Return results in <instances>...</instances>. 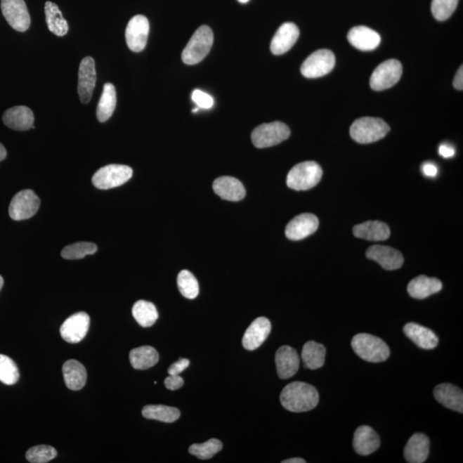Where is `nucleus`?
I'll list each match as a JSON object with an SVG mask.
<instances>
[{
	"label": "nucleus",
	"instance_id": "obj_32",
	"mask_svg": "<svg viewBox=\"0 0 463 463\" xmlns=\"http://www.w3.org/2000/svg\"><path fill=\"white\" fill-rule=\"evenodd\" d=\"M130 361L132 367L136 370L149 369L157 364L158 352L150 346H143V347L131 350Z\"/></svg>",
	"mask_w": 463,
	"mask_h": 463
},
{
	"label": "nucleus",
	"instance_id": "obj_20",
	"mask_svg": "<svg viewBox=\"0 0 463 463\" xmlns=\"http://www.w3.org/2000/svg\"><path fill=\"white\" fill-rule=\"evenodd\" d=\"M348 40L360 51H372L379 46L381 37L379 33L368 27L356 26L349 30Z\"/></svg>",
	"mask_w": 463,
	"mask_h": 463
},
{
	"label": "nucleus",
	"instance_id": "obj_42",
	"mask_svg": "<svg viewBox=\"0 0 463 463\" xmlns=\"http://www.w3.org/2000/svg\"><path fill=\"white\" fill-rule=\"evenodd\" d=\"M192 99L200 108L209 109L214 105L213 97L207 94V93L200 91V89H195L193 92Z\"/></svg>",
	"mask_w": 463,
	"mask_h": 463
},
{
	"label": "nucleus",
	"instance_id": "obj_17",
	"mask_svg": "<svg viewBox=\"0 0 463 463\" xmlns=\"http://www.w3.org/2000/svg\"><path fill=\"white\" fill-rule=\"evenodd\" d=\"M367 258L379 263L384 270H395L403 266L404 259L400 252L386 246H373L367 251Z\"/></svg>",
	"mask_w": 463,
	"mask_h": 463
},
{
	"label": "nucleus",
	"instance_id": "obj_16",
	"mask_svg": "<svg viewBox=\"0 0 463 463\" xmlns=\"http://www.w3.org/2000/svg\"><path fill=\"white\" fill-rule=\"evenodd\" d=\"M299 37V30L293 22H285L280 27L272 39L270 50L275 56L289 52L296 44Z\"/></svg>",
	"mask_w": 463,
	"mask_h": 463
},
{
	"label": "nucleus",
	"instance_id": "obj_19",
	"mask_svg": "<svg viewBox=\"0 0 463 463\" xmlns=\"http://www.w3.org/2000/svg\"><path fill=\"white\" fill-rule=\"evenodd\" d=\"M275 364L280 379H287L294 377L299 367L296 350L289 346H282L275 353Z\"/></svg>",
	"mask_w": 463,
	"mask_h": 463
},
{
	"label": "nucleus",
	"instance_id": "obj_24",
	"mask_svg": "<svg viewBox=\"0 0 463 463\" xmlns=\"http://www.w3.org/2000/svg\"><path fill=\"white\" fill-rule=\"evenodd\" d=\"M3 122L11 129L19 131L30 130L34 122V116L31 109L25 106H18L8 109L3 115Z\"/></svg>",
	"mask_w": 463,
	"mask_h": 463
},
{
	"label": "nucleus",
	"instance_id": "obj_26",
	"mask_svg": "<svg viewBox=\"0 0 463 463\" xmlns=\"http://www.w3.org/2000/svg\"><path fill=\"white\" fill-rule=\"evenodd\" d=\"M403 332L420 348L433 349L438 344V338L433 330L415 322H408L404 326Z\"/></svg>",
	"mask_w": 463,
	"mask_h": 463
},
{
	"label": "nucleus",
	"instance_id": "obj_13",
	"mask_svg": "<svg viewBox=\"0 0 463 463\" xmlns=\"http://www.w3.org/2000/svg\"><path fill=\"white\" fill-rule=\"evenodd\" d=\"M91 318L86 313L72 315L60 327L62 338L69 344H79L84 339L89 332Z\"/></svg>",
	"mask_w": 463,
	"mask_h": 463
},
{
	"label": "nucleus",
	"instance_id": "obj_31",
	"mask_svg": "<svg viewBox=\"0 0 463 463\" xmlns=\"http://www.w3.org/2000/svg\"><path fill=\"white\" fill-rule=\"evenodd\" d=\"M117 104L116 89L114 84H105L102 96H100L96 115L100 122H106L111 118Z\"/></svg>",
	"mask_w": 463,
	"mask_h": 463
},
{
	"label": "nucleus",
	"instance_id": "obj_21",
	"mask_svg": "<svg viewBox=\"0 0 463 463\" xmlns=\"http://www.w3.org/2000/svg\"><path fill=\"white\" fill-rule=\"evenodd\" d=\"M213 189L221 200L238 202L246 196L242 183L233 177L224 176L214 181Z\"/></svg>",
	"mask_w": 463,
	"mask_h": 463
},
{
	"label": "nucleus",
	"instance_id": "obj_41",
	"mask_svg": "<svg viewBox=\"0 0 463 463\" xmlns=\"http://www.w3.org/2000/svg\"><path fill=\"white\" fill-rule=\"evenodd\" d=\"M459 0H433L431 13L438 21H445L456 11Z\"/></svg>",
	"mask_w": 463,
	"mask_h": 463
},
{
	"label": "nucleus",
	"instance_id": "obj_27",
	"mask_svg": "<svg viewBox=\"0 0 463 463\" xmlns=\"http://www.w3.org/2000/svg\"><path fill=\"white\" fill-rule=\"evenodd\" d=\"M442 287V282L438 279L419 275L408 284L407 292L412 298L423 299L438 293Z\"/></svg>",
	"mask_w": 463,
	"mask_h": 463
},
{
	"label": "nucleus",
	"instance_id": "obj_33",
	"mask_svg": "<svg viewBox=\"0 0 463 463\" xmlns=\"http://www.w3.org/2000/svg\"><path fill=\"white\" fill-rule=\"evenodd\" d=\"M326 348L324 345L315 341H308L302 349V360L305 367L310 370L321 368L325 364Z\"/></svg>",
	"mask_w": 463,
	"mask_h": 463
},
{
	"label": "nucleus",
	"instance_id": "obj_45",
	"mask_svg": "<svg viewBox=\"0 0 463 463\" xmlns=\"http://www.w3.org/2000/svg\"><path fill=\"white\" fill-rule=\"evenodd\" d=\"M422 172L427 177H435L438 174V167L433 163L426 162L422 166Z\"/></svg>",
	"mask_w": 463,
	"mask_h": 463
},
{
	"label": "nucleus",
	"instance_id": "obj_25",
	"mask_svg": "<svg viewBox=\"0 0 463 463\" xmlns=\"http://www.w3.org/2000/svg\"><path fill=\"white\" fill-rule=\"evenodd\" d=\"M430 441L425 434L415 433L407 441L404 457L410 463H422L429 456Z\"/></svg>",
	"mask_w": 463,
	"mask_h": 463
},
{
	"label": "nucleus",
	"instance_id": "obj_35",
	"mask_svg": "<svg viewBox=\"0 0 463 463\" xmlns=\"http://www.w3.org/2000/svg\"><path fill=\"white\" fill-rule=\"evenodd\" d=\"M143 417L165 423H173L181 417V412L176 407L165 405H148L143 408Z\"/></svg>",
	"mask_w": 463,
	"mask_h": 463
},
{
	"label": "nucleus",
	"instance_id": "obj_43",
	"mask_svg": "<svg viewBox=\"0 0 463 463\" xmlns=\"http://www.w3.org/2000/svg\"><path fill=\"white\" fill-rule=\"evenodd\" d=\"M165 386L170 391H176L184 385V379L178 375H169L165 379Z\"/></svg>",
	"mask_w": 463,
	"mask_h": 463
},
{
	"label": "nucleus",
	"instance_id": "obj_30",
	"mask_svg": "<svg viewBox=\"0 0 463 463\" xmlns=\"http://www.w3.org/2000/svg\"><path fill=\"white\" fill-rule=\"evenodd\" d=\"M46 25L51 32L57 37H65L68 33L67 21L62 15L60 8L56 4L48 1L45 5Z\"/></svg>",
	"mask_w": 463,
	"mask_h": 463
},
{
	"label": "nucleus",
	"instance_id": "obj_18",
	"mask_svg": "<svg viewBox=\"0 0 463 463\" xmlns=\"http://www.w3.org/2000/svg\"><path fill=\"white\" fill-rule=\"evenodd\" d=\"M271 332V324L268 318L260 317L254 322L244 334L243 347L249 351L259 348L266 341Z\"/></svg>",
	"mask_w": 463,
	"mask_h": 463
},
{
	"label": "nucleus",
	"instance_id": "obj_11",
	"mask_svg": "<svg viewBox=\"0 0 463 463\" xmlns=\"http://www.w3.org/2000/svg\"><path fill=\"white\" fill-rule=\"evenodd\" d=\"M4 17L11 28L25 32L30 26V15L25 0H1Z\"/></svg>",
	"mask_w": 463,
	"mask_h": 463
},
{
	"label": "nucleus",
	"instance_id": "obj_2",
	"mask_svg": "<svg viewBox=\"0 0 463 463\" xmlns=\"http://www.w3.org/2000/svg\"><path fill=\"white\" fill-rule=\"evenodd\" d=\"M352 348L362 360L372 363L384 362L391 355L389 346L380 338L370 334H358L353 337Z\"/></svg>",
	"mask_w": 463,
	"mask_h": 463
},
{
	"label": "nucleus",
	"instance_id": "obj_46",
	"mask_svg": "<svg viewBox=\"0 0 463 463\" xmlns=\"http://www.w3.org/2000/svg\"><path fill=\"white\" fill-rule=\"evenodd\" d=\"M438 152L443 158H450L455 155V149L452 146L446 145L445 143V145H442L439 147Z\"/></svg>",
	"mask_w": 463,
	"mask_h": 463
},
{
	"label": "nucleus",
	"instance_id": "obj_5",
	"mask_svg": "<svg viewBox=\"0 0 463 463\" xmlns=\"http://www.w3.org/2000/svg\"><path fill=\"white\" fill-rule=\"evenodd\" d=\"M322 176V167L315 162L299 163L289 171L287 185L295 190H306L313 188Z\"/></svg>",
	"mask_w": 463,
	"mask_h": 463
},
{
	"label": "nucleus",
	"instance_id": "obj_1",
	"mask_svg": "<svg viewBox=\"0 0 463 463\" xmlns=\"http://www.w3.org/2000/svg\"><path fill=\"white\" fill-rule=\"evenodd\" d=\"M282 405L287 410L294 412H307L316 407L319 395L313 385L303 382L287 384L280 396Z\"/></svg>",
	"mask_w": 463,
	"mask_h": 463
},
{
	"label": "nucleus",
	"instance_id": "obj_4",
	"mask_svg": "<svg viewBox=\"0 0 463 463\" xmlns=\"http://www.w3.org/2000/svg\"><path fill=\"white\" fill-rule=\"evenodd\" d=\"M214 42V34L209 26L197 29L182 53V61L193 65L200 63L208 56Z\"/></svg>",
	"mask_w": 463,
	"mask_h": 463
},
{
	"label": "nucleus",
	"instance_id": "obj_9",
	"mask_svg": "<svg viewBox=\"0 0 463 463\" xmlns=\"http://www.w3.org/2000/svg\"><path fill=\"white\" fill-rule=\"evenodd\" d=\"M402 74L403 65L400 62L391 58L377 66L370 79V85L373 91H384L398 84Z\"/></svg>",
	"mask_w": 463,
	"mask_h": 463
},
{
	"label": "nucleus",
	"instance_id": "obj_23",
	"mask_svg": "<svg viewBox=\"0 0 463 463\" xmlns=\"http://www.w3.org/2000/svg\"><path fill=\"white\" fill-rule=\"evenodd\" d=\"M434 398L442 405L462 414L463 392L462 389L451 384H441L436 386Z\"/></svg>",
	"mask_w": 463,
	"mask_h": 463
},
{
	"label": "nucleus",
	"instance_id": "obj_3",
	"mask_svg": "<svg viewBox=\"0 0 463 463\" xmlns=\"http://www.w3.org/2000/svg\"><path fill=\"white\" fill-rule=\"evenodd\" d=\"M390 131V126L384 120L372 117L358 119L350 127V135L359 143H372L382 139Z\"/></svg>",
	"mask_w": 463,
	"mask_h": 463
},
{
	"label": "nucleus",
	"instance_id": "obj_14",
	"mask_svg": "<svg viewBox=\"0 0 463 463\" xmlns=\"http://www.w3.org/2000/svg\"><path fill=\"white\" fill-rule=\"evenodd\" d=\"M96 84V71L94 58H84L81 61L79 71V95L81 102L87 104L91 102L93 91Z\"/></svg>",
	"mask_w": 463,
	"mask_h": 463
},
{
	"label": "nucleus",
	"instance_id": "obj_39",
	"mask_svg": "<svg viewBox=\"0 0 463 463\" xmlns=\"http://www.w3.org/2000/svg\"><path fill=\"white\" fill-rule=\"evenodd\" d=\"M19 379V371L15 362L6 356L0 355V382L13 385Z\"/></svg>",
	"mask_w": 463,
	"mask_h": 463
},
{
	"label": "nucleus",
	"instance_id": "obj_37",
	"mask_svg": "<svg viewBox=\"0 0 463 463\" xmlns=\"http://www.w3.org/2000/svg\"><path fill=\"white\" fill-rule=\"evenodd\" d=\"M178 287L183 296L195 299L200 294V285L195 276L188 270H182L178 275Z\"/></svg>",
	"mask_w": 463,
	"mask_h": 463
},
{
	"label": "nucleus",
	"instance_id": "obj_8",
	"mask_svg": "<svg viewBox=\"0 0 463 463\" xmlns=\"http://www.w3.org/2000/svg\"><path fill=\"white\" fill-rule=\"evenodd\" d=\"M336 57L330 50L321 49L311 54L302 64L301 72L306 79H318L327 75L334 67Z\"/></svg>",
	"mask_w": 463,
	"mask_h": 463
},
{
	"label": "nucleus",
	"instance_id": "obj_51",
	"mask_svg": "<svg viewBox=\"0 0 463 463\" xmlns=\"http://www.w3.org/2000/svg\"><path fill=\"white\" fill-rule=\"evenodd\" d=\"M238 1L241 4H247L250 1V0H238Z\"/></svg>",
	"mask_w": 463,
	"mask_h": 463
},
{
	"label": "nucleus",
	"instance_id": "obj_7",
	"mask_svg": "<svg viewBox=\"0 0 463 463\" xmlns=\"http://www.w3.org/2000/svg\"><path fill=\"white\" fill-rule=\"evenodd\" d=\"M133 171L126 165L111 164L102 167L93 175V185L100 190L118 188L132 177Z\"/></svg>",
	"mask_w": 463,
	"mask_h": 463
},
{
	"label": "nucleus",
	"instance_id": "obj_47",
	"mask_svg": "<svg viewBox=\"0 0 463 463\" xmlns=\"http://www.w3.org/2000/svg\"><path fill=\"white\" fill-rule=\"evenodd\" d=\"M454 87L457 89V91H462L463 89V67L462 65L460 68L458 69V71L455 77Z\"/></svg>",
	"mask_w": 463,
	"mask_h": 463
},
{
	"label": "nucleus",
	"instance_id": "obj_12",
	"mask_svg": "<svg viewBox=\"0 0 463 463\" xmlns=\"http://www.w3.org/2000/svg\"><path fill=\"white\" fill-rule=\"evenodd\" d=\"M150 34V22L143 15H137L128 22L126 40L132 52H142L145 48Z\"/></svg>",
	"mask_w": 463,
	"mask_h": 463
},
{
	"label": "nucleus",
	"instance_id": "obj_29",
	"mask_svg": "<svg viewBox=\"0 0 463 463\" xmlns=\"http://www.w3.org/2000/svg\"><path fill=\"white\" fill-rule=\"evenodd\" d=\"M66 386L72 391H80L87 382V371L79 361L70 360L63 365Z\"/></svg>",
	"mask_w": 463,
	"mask_h": 463
},
{
	"label": "nucleus",
	"instance_id": "obj_34",
	"mask_svg": "<svg viewBox=\"0 0 463 463\" xmlns=\"http://www.w3.org/2000/svg\"><path fill=\"white\" fill-rule=\"evenodd\" d=\"M132 315L139 325L143 328L152 326L159 317L157 307L153 303L145 301H138L135 303L132 308Z\"/></svg>",
	"mask_w": 463,
	"mask_h": 463
},
{
	"label": "nucleus",
	"instance_id": "obj_6",
	"mask_svg": "<svg viewBox=\"0 0 463 463\" xmlns=\"http://www.w3.org/2000/svg\"><path fill=\"white\" fill-rule=\"evenodd\" d=\"M289 127L286 124L275 122L261 124L252 133V143L259 149L279 145L290 136Z\"/></svg>",
	"mask_w": 463,
	"mask_h": 463
},
{
	"label": "nucleus",
	"instance_id": "obj_36",
	"mask_svg": "<svg viewBox=\"0 0 463 463\" xmlns=\"http://www.w3.org/2000/svg\"><path fill=\"white\" fill-rule=\"evenodd\" d=\"M221 450H223V443L216 438H211L204 443H194L190 445L189 452L201 460H208Z\"/></svg>",
	"mask_w": 463,
	"mask_h": 463
},
{
	"label": "nucleus",
	"instance_id": "obj_48",
	"mask_svg": "<svg viewBox=\"0 0 463 463\" xmlns=\"http://www.w3.org/2000/svg\"><path fill=\"white\" fill-rule=\"evenodd\" d=\"M306 462L302 458H291L282 461V463H306Z\"/></svg>",
	"mask_w": 463,
	"mask_h": 463
},
{
	"label": "nucleus",
	"instance_id": "obj_50",
	"mask_svg": "<svg viewBox=\"0 0 463 463\" xmlns=\"http://www.w3.org/2000/svg\"><path fill=\"white\" fill-rule=\"evenodd\" d=\"M4 286V279L1 275H0V291H1Z\"/></svg>",
	"mask_w": 463,
	"mask_h": 463
},
{
	"label": "nucleus",
	"instance_id": "obj_28",
	"mask_svg": "<svg viewBox=\"0 0 463 463\" xmlns=\"http://www.w3.org/2000/svg\"><path fill=\"white\" fill-rule=\"evenodd\" d=\"M353 232L357 238L371 241L386 240L391 236V230L388 225L379 221H369L356 225Z\"/></svg>",
	"mask_w": 463,
	"mask_h": 463
},
{
	"label": "nucleus",
	"instance_id": "obj_15",
	"mask_svg": "<svg viewBox=\"0 0 463 463\" xmlns=\"http://www.w3.org/2000/svg\"><path fill=\"white\" fill-rule=\"evenodd\" d=\"M319 221L313 214H301L290 221L286 227V236L291 240L306 239L318 230Z\"/></svg>",
	"mask_w": 463,
	"mask_h": 463
},
{
	"label": "nucleus",
	"instance_id": "obj_49",
	"mask_svg": "<svg viewBox=\"0 0 463 463\" xmlns=\"http://www.w3.org/2000/svg\"><path fill=\"white\" fill-rule=\"evenodd\" d=\"M7 155L6 148L0 143V162L5 159Z\"/></svg>",
	"mask_w": 463,
	"mask_h": 463
},
{
	"label": "nucleus",
	"instance_id": "obj_22",
	"mask_svg": "<svg viewBox=\"0 0 463 463\" xmlns=\"http://www.w3.org/2000/svg\"><path fill=\"white\" fill-rule=\"evenodd\" d=\"M380 438L372 427L361 426L353 436V449L361 456H368L379 448Z\"/></svg>",
	"mask_w": 463,
	"mask_h": 463
},
{
	"label": "nucleus",
	"instance_id": "obj_40",
	"mask_svg": "<svg viewBox=\"0 0 463 463\" xmlns=\"http://www.w3.org/2000/svg\"><path fill=\"white\" fill-rule=\"evenodd\" d=\"M57 450L49 445H37L27 451L26 459L31 463H46L57 457Z\"/></svg>",
	"mask_w": 463,
	"mask_h": 463
},
{
	"label": "nucleus",
	"instance_id": "obj_44",
	"mask_svg": "<svg viewBox=\"0 0 463 463\" xmlns=\"http://www.w3.org/2000/svg\"><path fill=\"white\" fill-rule=\"evenodd\" d=\"M189 360L181 359L171 365L167 372H169V375H180L181 372H184L185 370L189 367Z\"/></svg>",
	"mask_w": 463,
	"mask_h": 463
},
{
	"label": "nucleus",
	"instance_id": "obj_38",
	"mask_svg": "<svg viewBox=\"0 0 463 463\" xmlns=\"http://www.w3.org/2000/svg\"><path fill=\"white\" fill-rule=\"evenodd\" d=\"M97 252V246L91 242H79L70 244L62 250L61 256L68 260H76L84 259L88 255L95 254Z\"/></svg>",
	"mask_w": 463,
	"mask_h": 463
},
{
	"label": "nucleus",
	"instance_id": "obj_10",
	"mask_svg": "<svg viewBox=\"0 0 463 463\" xmlns=\"http://www.w3.org/2000/svg\"><path fill=\"white\" fill-rule=\"evenodd\" d=\"M40 200L32 190H23L15 194L9 207V215L14 221L30 219L40 208Z\"/></svg>",
	"mask_w": 463,
	"mask_h": 463
}]
</instances>
